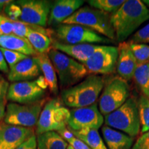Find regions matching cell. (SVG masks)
Wrapping results in <instances>:
<instances>
[{
    "instance_id": "83f0119b",
    "label": "cell",
    "mask_w": 149,
    "mask_h": 149,
    "mask_svg": "<svg viewBox=\"0 0 149 149\" xmlns=\"http://www.w3.org/2000/svg\"><path fill=\"white\" fill-rule=\"evenodd\" d=\"M137 100L141 132L143 134L149 130V100L141 94Z\"/></svg>"
},
{
    "instance_id": "836d02e7",
    "label": "cell",
    "mask_w": 149,
    "mask_h": 149,
    "mask_svg": "<svg viewBox=\"0 0 149 149\" xmlns=\"http://www.w3.org/2000/svg\"><path fill=\"white\" fill-rule=\"evenodd\" d=\"M131 149H149V130L137 139Z\"/></svg>"
},
{
    "instance_id": "ba28073f",
    "label": "cell",
    "mask_w": 149,
    "mask_h": 149,
    "mask_svg": "<svg viewBox=\"0 0 149 149\" xmlns=\"http://www.w3.org/2000/svg\"><path fill=\"white\" fill-rule=\"evenodd\" d=\"M129 97L130 87L127 81L117 76L104 85L99 100V110L105 116L120 108Z\"/></svg>"
},
{
    "instance_id": "60d3db41",
    "label": "cell",
    "mask_w": 149,
    "mask_h": 149,
    "mask_svg": "<svg viewBox=\"0 0 149 149\" xmlns=\"http://www.w3.org/2000/svg\"><path fill=\"white\" fill-rule=\"evenodd\" d=\"M6 107V102H0V123L4 120Z\"/></svg>"
},
{
    "instance_id": "d6a6232c",
    "label": "cell",
    "mask_w": 149,
    "mask_h": 149,
    "mask_svg": "<svg viewBox=\"0 0 149 149\" xmlns=\"http://www.w3.org/2000/svg\"><path fill=\"white\" fill-rule=\"evenodd\" d=\"M13 23L6 17L0 15V35L13 34Z\"/></svg>"
},
{
    "instance_id": "603a6c76",
    "label": "cell",
    "mask_w": 149,
    "mask_h": 149,
    "mask_svg": "<svg viewBox=\"0 0 149 149\" xmlns=\"http://www.w3.org/2000/svg\"><path fill=\"white\" fill-rule=\"evenodd\" d=\"M70 130L74 137L84 141L90 148L108 149L97 130L86 128L80 130Z\"/></svg>"
},
{
    "instance_id": "7dc6e473",
    "label": "cell",
    "mask_w": 149,
    "mask_h": 149,
    "mask_svg": "<svg viewBox=\"0 0 149 149\" xmlns=\"http://www.w3.org/2000/svg\"></svg>"
},
{
    "instance_id": "9a60e30c",
    "label": "cell",
    "mask_w": 149,
    "mask_h": 149,
    "mask_svg": "<svg viewBox=\"0 0 149 149\" xmlns=\"http://www.w3.org/2000/svg\"><path fill=\"white\" fill-rule=\"evenodd\" d=\"M118 57H117L116 69L119 77L126 81L133 79L134 72L137 64L130 49L128 42H124L119 44Z\"/></svg>"
},
{
    "instance_id": "d6986e66",
    "label": "cell",
    "mask_w": 149,
    "mask_h": 149,
    "mask_svg": "<svg viewBox=\"0 0 149 149\" xmlns=\"http://www.w3.org/2000/svg\"><path fill=\"white\" fill-rule=\"evenodd\" d=\"M33 58L38 64L41 72L44 74L48 84V88L54 95H57L59 91V84L57 73L52 64L48 53L37 54Z\"/></svg>"
},
{
    "instance_id": "f546056e",
    "label": "cell",
    "mask_w": 149,
    "mask_h": 149,
    "mask_svg": "<svg viewBox=\"0 0 149 149\" xmlns=\"http://www.w3.org/2000/svg\"><path fill=\"white\" fill-rule=\"evenodd\" d=\"M0 51L2 53L3 57L6 59L7 64L9 66V68L14 66L15 65L18 64L19 62L24 60V59L27 58L29 56L24 55L19 52L10 51V50L5 49V48L0 47Z\"/></svg>"
},
{
    "instance_id": "6da1fadb",
    "label": "cell",
    "mask_w": 149,
    "mask_h": 149,
    "mask_svg": "<svg viewBox=\"0 0 149 149\" xmlns=\"http://www.w3.org/2000/svg\"><path fill=\"white\" fill-rule=\"evenodd\" d=\"M149 20V9L141 0H127L111 15L115 41L125 42L143 23Z\"/></svg>"
},
{
    "instance_id": "484cf974",
    "label": "cell",
    "mask_w": 149,
    "mask_h": 149,
    "mask_svg": "<svg viewBox=\"0 0 149 149\" xmlns=\"http://www.w3.org/2000/svg\"><path fill=\"white\" fill-rule=\"evenodd\" d=\"M149 76V62L139 65L136 68L134 72L133 79L137 88L140 91L142 95H145L146 93L147 86Z\"/></svg>"
},
{
    "instance_id": "ab89813d",
    "label": "cell",
    "mask_w": 149,
    "mask_h": 149,
    "mask_svg": "<svg viewBox=\"0 0 149 149\" xmlns=\"http://www.w3.org/2000/svg\"><path fill=\"white\" fill-rule=\"evenodd\" d=\"M35 81H36L37 84L41 88L43 89V90L45 91L46 89L48 88L47 82H46L45 78L44 77V76L40 75V77L37 78V79L35 80Z\"/></svg>"
},
{
    "instance_id": "8992f818",
    "label": "cell",
    "mask_w": 149,
    "mask_h": 149,
    "mask_svg": "<svg viewBox=\"0 0 149 149\" xmlns=\"http://www.w3.org/2000/svg\"><path fill=\"white\" fill-rule=\"evenodd\" d=\"M52 30V39L65 44H111L113 41L78 24H60Z\"/></svg>"
},
{
    "instance_id": "8fae6325",
    "label": "cell",
    "mask_w": 149,
    "mask_h": 149,
    "mask_svg": "<svg viewBox=\"0 0 149 149\" xmlns=\"http://www.w3.org/2000/svg\"><path fill=\"white\" fill-rule=\"evenodd\" d=\"M22 9L19 20L25 23L46 28L52 3L46 0H19L15 1Z\"/></svg>"
},
{
    "instance_id": "7bdbcfd3",
    "label": "cell",
    "mask_w": 149,
    "mask_h": 149,
    "mask_svg": "<svg viewBox=\"0 0 149 149\" xmlns=\"http://www.w3.org/2000/svg\"><path fill=\"white\" fill-rule=\"evenodd\" d=\"M141 1H142V2L144 3V4L149 9V0H142Z\"/></svg>"
},
{
    "instance_id": "4316f807",
    "label": "cell",
    "mask_w": 149,
    "mask_h": 149,
    "mask_svg": "<svg viewBox=\"0 0 149 149\" xmlns=\"http://www.w3.org/2000/svg\"><path fill=\"white\" fill-rule=\"evenodd\" d=\"M124 0H89L87 1L91 7L107 13H114L124 3Z\"/></svg>"
},
{
    "instance_id": "7402d4cb",
    "label": "cell",
    "mask_w": 149,
    "mask_h": 149,
    "mask_svg": "<svg viewBox=\"0 0 149 149\" xmlns=\"http://www.w3.org/2000/svg\"><path fill=\"white\" fill-rule=\"evenodd\" d=\"M36 136L37 149H67L68 146L57 132H47Z\"/></svg>"
},
{
    "instance_id": "ac0fdd59",
    "label": "cell",
    "mask_w": 149,
    "mask_h": 149,
    "mask_svg": "<svg viewBox=\"0 0 149 149\" xmlns=\"http://www.w3.org/2000/svg\"><path fill=\"white\" fill-rule=\"evenodd\" d=\"M100 45L91 44H65L53 40L52 48L69 56L79 62L84 63L98 49Z\"/></svg>"
},
{
    "instance_id": "ffe728a7",
    "label": "cell",
    "mask_w": 149,
    "mask_h": 149,
    "mask_svg": "<svg viewBox=\"0 0 149 149\" xmlns=\"http://www.w3.org/2000/svg\"><path fill=\"white\" fill-rule=\"evenodd\" d=\"M102 132L108 149H131L133 147V138L126 134L107 125L102 127Z\"/></svg>"
},
{
    "instance_id": "4fadbf2b",
    "label": "cell",
    "mask_w": 149,
    "mask_h": 149,
    "mask_svg": "<svg viewBox=\"0 0 149 149\" xmlns=\"http://www.w3.org/2000/svg\"><path fill=\"white\" fill-rule=\"evenodd\" d=\"M45 91L37 84L35 81L13 82L9 85L6 100L13 103L28 104L42 100Z\"/></svg>"
},
{
    "instance_id": "30bf717a",
    "label": "cell",
    "mask_w": 149,
    "mask_h": 149,
    "mask_svg": "<svg viewBox=\"0 0 149 149\" xmlns=\"http://www.w3.org/2000/svg\"><path fill=\"white\" fill-rule=\"evenodd\" d=\"M118 48L116 46L100 45L98 49L84 63L88 73L109 74L116 68Z\"/></svg>"
},
{
    "instance_id": "7a4b0ae2",
    "label": "cell",
    "mask_w": 149,
    "mask_h": 149,
    "mask_svg": "<svg viewBox=\"0 0 149 149\" xmlns=\"http://www.w3.org/2000/svg\"><path fill=\"white\" fill-rule=\"evenodd\" d=\"M105 85L102 76L92 74L70 88L61 90V100L66 107L77 109L96 103Z\"/></svg>"
},
{
    "instance_id": "ee69618b",
    "label": "cell",
    "mask_w": 149,
    "mask_h": 149,
    "mask_svg": "<svg viewBox=\"0 0 149 149\" xmlns=\"http://www.w3.org/2000/svg\"><path fill=\"white\" fill-rule=\"evenodd\" d=\"M145 96L148 97L149 96V76H148V86H147V88H146V93Z\"/></svg>"
},
{
    "instance_id": "2e32d148",
    "label": "cell",
    "mask_w": 149,
    "mask_h": 149,
    "mask_svg": "<svg viewBox=\"0 0 149 149\" xmlns=\"http://www.w3.org/2000/svg\"><path fill=\"white\" fill-rule=\"evenodd\" d=\"M82 0H58L52 3L48 25L57 26L62 24L84 4Z\"/></svg>"
},
{
    "instance_id": "277c9868",
    "label": "cell",
    "mask_w": 149,
    "mask_h": 149,
    "mask_svg": "<svg viewBox=\"0 0 149 149\" xmlns=\"http://www.w3.org/2000/svg\"><path fill=\"white\" fill-rule=\"evenodd\" d=\"M104 118L109 127L120 130L131 137H136L141 128L138 100L135 97H130L123 105Z\"/></svg>"
},
{
    "instance_id": "b9f144b4",
    "label": "cell",
    "mask_w": 149,
    "mask_h": 149,
    "mask_svg": "<svg viewBox=\"0 0 149 149\" xmlns=\"http://www.w3.org/2000/svg\"><path fill=\"white\" fill-rule=\"evenodd\" d=\"M12 2V1H7V0H0V13L7 5Z\"/></svg>"
},
{
    "instance_id": "1f68e13d",
    "label": "cell",
    "mask_w": 149,
    "mask_h": 149,
    "mask_svg": "<svg viewBox=\"0 0 149 149\" xmlns=\"http://www.w3.org/2000/svg\"><path fill=\"white\" fill-rule=\"evenodd\" d=\"M3 10L6 17L12 21H19L22 15V9L15 2L13 3V1L7 5Z\"/></svg>"
},
{
    "instance_id": "d590c367",
    "label": "cell",
    "mask_w": 149,
    "mask_h": 149,
    "mask_svg": "<svg viewBox=\"0 0 149 149\" xmlns=\"http://www.w3.org/2000/svg\"><path fill=\"white\" fill-rule=\"evenodd\" d=\"M16 149H37V136L33 135L32 137L20 145Z\"/></svg>"
},
{
    "instance_id": "4dcf8cb0",
    "label": "cell",
    "mask_w": 149,
    "mask_h": 149,
    "mask_svg": "<svg viewBox=\"0 0 149 149\" xmlns=\"http://www.w3.org/2000/svg\"><path fill=\"white\" fill-rule=\"evenodd\" d=\"M130 42L137 44H149V23L134 33Z\"/></svg>"
},
{
    "instance_id": "e0dca14e",
    "label": "cell",
    "mask_w": 149,
    "mask_h": 149,
    "mask_svg": "<svg viewBox=\"0 0 149 149\" xmlns=\"http://www.w3.org/2000/svg\"><path fill=\"white\" fill-rule=\"evenodd\" d=\"M40 67L33 57H28L9 68L8 79L13 83L31 81L33 79L40 77Z\"/></svg>"
},
{
    "instance_id": "3957f363",
    "label": "cell",
    "mask_w": 149,
    "mask_h": 149,
    "mask_svg": "<svg viewBox=\"0 0 149 149\" xmlns=\"http://www.w3.org/2000/svg\"><path fill=\"white\" fill-rule=\"evenodd\" d=\"M48 55L55 68L61 90L77 84L88 75V72L84 64L66 54L52 48Z\"/></svg>"
},
{
    "instance_id": "d4e9b609",
    "label": "cell",
    "mask_w": 149,
    "mask_h": 149,
    "mask_svg": "<svg viewBox=\"0 0 149 149\" xmlns=\"http://www.w3.org/2000/svg\"><path fill=\"white\" fill-rule=\"evenodd\" d=\"M13 34L17 36L26 38L27 35L31 31H36L43 34H45L48 36H52V30L43 28L39 26L33 25L25 23L21 21H13Z\"/></svg>"
},
{
    "instance_id": "cb8c5ba5",
    "label": "cell",
    "mask_w": 149,
    "mask_h": 149,
    "mask_svg": "<svg viewBox=\"0 0 149 149\" xmlns=\"http://www.w3.org/2000/svg\"><path fill=\"white\" fill-rule=\"evenodd\" d=\"M26 38L37 54L48 53L52 48L53 39L48 35L36 31H31Z\"/></svg>"
},
{
    "instance_id": "f6af8a7d",
    "label": "cell",
    "mask_w": 149,
    "mask_h": 149,
    "mask_svg": "<svg viewBox=\"0 0 149 149\" xmlns=\"http://www.w3.org/2000/svg\"><path fill=\"white\" fill-rule=\"evenodd\" d=\"M67 149H73V148H72V147L71 146H70V145L68 144V147H67Z\"/></svg>"
},
{
    "instance_id": "44dd1931",
    "label": "cell",
    "mask_w": 149,
    "mask_h": 149,
    "mask_svg": "<svg viewBox=\"0 0 149 149\" xmlns=\"http://www.w3.org/2000/svg\"><path fill=\"white\" fill-rule=\"evenodd\" d=\"M0 47L21 53L27 56H35L37 53L26 38L13 34L0 35Z\"/></svg>"
},
{
    "instance_id": "52a82bcc",
    "label": "cell",
    "mask_w": 149,
    "mask_h": 149,
    "mask_svg": "<svg viewBox=\"0 0 149 149\" xmlns=\"http://www.w3.org/2000/svg\"><path fill=\"white\" fill-rule=\"evenodd\" d=\"M70 111L59 98H53L46 102L43 108L36 126V135L63 129L68 126Z\"/></svg>"
},
{
    "instance_id": "f1b7e54d",
    "label": "cell",
    "mask_w": 149,
    "mask_h": 149,
    "mask_svg": "<svg viewBox=\"0 0 149 149\" xmlns=\"http://www.w3.org/2000/svg\"><path fill=\"white\" fill-rule=\"evenodd\" d=\"M130 48L137 61V66L149 62V45L128 42Z\"/></svg>"
},
{
    "instance_id": "74e56055",
    "label": "cell",
    "mask_w": 149,
    "mask_h": 149,
    "mask_svg": "<svg viewBox=\"0 0 149 149\" xmlns=\"http://www.w3.org/2000/svg\"><path fill=\"white\" fill-rule=\"evenodd\" d=\"M57 133H58L59 135H60L61 137H62V138L64 139L65 141H67V142H68V141H69L70 139H71L72 138L74 137V135H73V133H72V131L70 130L69 128H67L66 127V128H63V129H61V130H58Z\"/></svg>"
},
{
    "instance_id": "bcb514c9",
    "label": "cell",
    "mask_w": 149,
    "mask_h": 149,
    "mask_svg": "<svg viewBox=\"0 0 149 149\" xmlns=\"http://www.w3.org/2000/svg\"><path fill=\"white\" fill-rule=\"evenodd\" d=\"M148 97V100H149V96H148V97Z\"/></svg>"
},
{
    "instance_id": "5bb4252c",
    "label": "cell",
    "mask_w": 149,
    "mask_h": 149,
    "mask_svg": "<svg viewBox=\"0 0 149 149\" xmlns=\"http://www.w3.org/2000/svg\"><path fill=\"white\" fill-rule=\"evenodd\" d=\"M35 135L33 128L0 123V149H16Z\"/></svg>"
},
{
    "instance_id": "9c48e42d",
    "label": "cell",
    "mask_w": 149,
    "mask_h": 149,
    "mask_svg": "<svg viewBox=\"0 0 149 149\" xmlns=\"http://www.w3.org/2000/svg\"><path fill=\"white\" fill-rule=\"evenodd\" d=\"M46 102V99H42L35 103L28 104L10 102L6 107L3 122L25 128L35 127Z\"/></svg>"
},
{
    "instance_id": "7c38bea8",
    "label": "cell",
    "mask_w": 149,
    "mask_h": 149,
    "mask_svg": "<svg viewBox=\"0 0 149 149\" xmlns=\"http://www.w3.org/2000/svg\"><path fill=\"white\" fill-rule=\"evenodd\" d=\"M70 111L68 126L72 130L86 128L97 130L104 122V116L100 113L97 102L88 107L72 109Z\"/></svg>"
},
{
    "instance_id": "8d00e7d4",
    "label": "cell",
    "mask_w": 149,
    "mask_h": 149,
    "mask_svg": "<svg viewBox=\"0 0 149 149\" xmlns=\"http://www.w3.org/2000/svg\"><path fill=\"white\" fill-rule=\"evenodd\" d=\"M68 144L70 145L73 149H91L85 144L84 141L80 140L77 137H73L68 141Z\"/></svg>"
},
{
    "instance_id": "e575fe53",
    "label": "cell",
    "mask_w": 149,
    "mask_h": 149,
    "mask_svg": "<svg viewBox=\"0 0 149 149\" xmlns=\"http://www.w3.org/2000/svg\"><path fill=\"white\" fill-rule=\"evenodd\" d=\"M9 85L8 81L0 75V102H6Z\"/></svg>"
},
{
    "instance_id": "f35d334b",
    "label": "cell",
    "mask_w": 149,
    "mask_h": 149,
    "mask_svg": "<svg viewBox=\"0 0 149 149\" xmlns=\"http://www.w3.org/2000/svg\"><path fill=\"white\" fill-rule=\"evenodd\" d=\"M0 71L3 73H8L9 72V66L7 64L1 51H0Z\"/></svg>"
},
{
    "instance_id": "5b68a950",
    "label": "cell",
    "mask_w": 149,
    "mask_h": 149,
    "mask_svg": "<svg viewBox=\"0 0 149 149\" xmlns=\"http://www.w3.org/2000/svg\"><path fill=\"white\" fill-rule=\"evenodd\" d=\"M62 24L83 26L109 40L115 41V31L111 22V15L93 7H81Z\"/></svg>"
}]
</instances>
